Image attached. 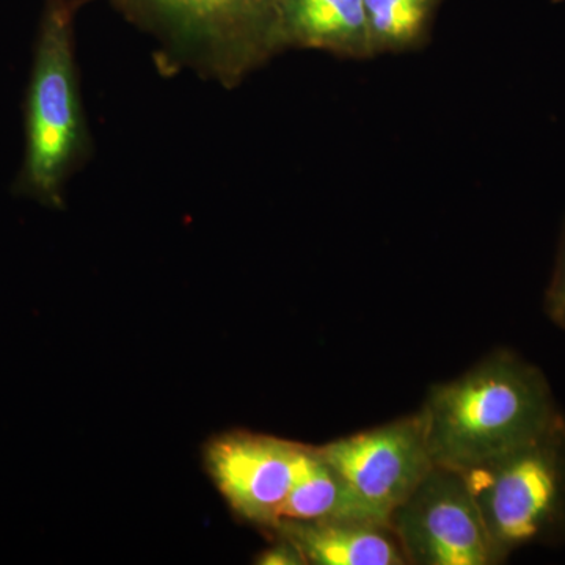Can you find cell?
Wrapping results in <instances>:
<instances>
[{"label": "cell", "mask_w": 565, "mask_h": 565, "mask_svg": "<svg viewBox=\"0 0 565 565\" xmlns=\"http://www.w3.org/2000/svg\"><path fill=\"white\" fill-rule=\"evenodd\" d=\"M313 448L259 434H230L207 451L215 484L250 522L277 525L278 514Z\"/></svg>", "instance_id": "cell-7"}, {"label": "cell", "mask_w": 565, "mask_h": 565, "mask_svg": "<svg viewBox=\"0 0 565 565\" xmlns=\"http://www.w3.org/2000/svg\"><path fill=\"white\" fill-rule=\"evenodd\" d=\"M422 414L435 465L457 471L514 451L563 416L541 367L508 349L434 385Z\"/></svg>", "instance_id": "cell-1"}, {"label": "cell", "mask_w": 565, "mask_h": 565, "mask_svg": "<svg viewBox=\"0 0 565 565\" xmlns=\"http://www.w3.org/2000/svg\"><path fill=\"white\" fill-rule=\"evenodd\" d=\"M79 0H46L24 102V161L14 192L62 207L70 178L88 161L92 137L82 103L74 18Z\"/></svg>", "instance_id": "cell-2"}, {"label": "cell", "mask_w": 565, "mask_h": 565, "mask_svg": "<svg viewBox=\"0 0 565 565\" xmlns=\"http://www.w3.org/2000/svg\"><path fill=\"white\" fill-rule=\"evenodd\" d=\"M333 520L388 523L364 503L343 476L323 459L319 449L313 448L307 467L281 505L277 525Z\"/></svg>", "instance_id": "cell-9"}, {"label": "cell", "mask_w": 565, "mask_h": 565, "mask_svg": "<svg viewBox=\"0 0 565 565\" xmlns=\"http://www.w3.org/2000/svg\"><path fill=\"white\" fill-rule=\"evenodd\" d=\"M259 559H262L259 563L266 565H294L305 563L302 553H300L297 546L294 545L291 541H288V539H286L282 544L267 550Z\"/></svg>", "instance_id": "cell-13"}, {"label": "cell", "mask_w": 565, "mask_h": 565, "mask_svg": "<svg viewBox=\"0 0 565 565\" xmlns=\"http://www.w3.org/2000/svg\"><path fill=\"white\" fill-rule=\"evenodd\" d=\"M430 0H363L367 32L375 39L403 43L422 29Z\"/></svg>", "instance_id": "cell-11"}, {"label": "cell", "mask_w": 565, "mask_h": 565, "mask_svg": "<svg viewBox=\"0 0 565 565\" xmlns=\"http://www.w3.org/2000/svg\"><path fill=\"white\" fill-rule=\"evenodd\" d=\"M500 563L565 541V416L508 455L460 471Z\"/></svg>", "instance_id": "cell-4"}, {"label": "cell", "mask_w": 565, "mask_h": 565, "mask_svg": "<svg viewBox=\"0 0 565 565\" xmlns=\"http://www.w3.org/2000/svg\"><path fill=\"white\" fill-rule=\"evenodd\" d=\"M95 0H79L81 6ZM151 33L162 61L232 84L278 40V0H104Z\"/></svg>", "instance_id": "cell-3"}, {"label": "cell", "mask_w": 565, "mask_h": 565, "mask_svg": "<svg viewBox=\"0 0 565 565\" xmlns=\"http://www.w3.org/2000/svg\"><path fill=\"white\" fill-rule=\"evenodd\" d=\"M407 564H501L463 475L435 465L388 516Z\"/></svg>", "instance_id": "cell-5"}, {"label": "cell", "mask_w": 565, "mask_h": 565, "mask_svg": "<svg viewBox=\"0 0 565 565\" xmlns=\"http://www.w3.org/2000/svg\"><path fill=\"white\" fill-rule=\"evenodd\" d=\"M281 533L318 565H405L403 548L388 523L374 520L280 523Z\"/></svg>", "instance_id": "cell-8"}, {"label": "cell", "mask_w": 565, "mask_h": 565, "mask_svg": "<svg viewBox=\"0 0 565 565\" xmlns=\"http://www.w3.org/2000/svg\"><path fill=\"white\" fill-rule=\"evenodd\" d=\"M545 313L550 321L565 330V232L561 244L555 277L545 296Z\"/></svg>", "instance_id": "cell-12"}, {"label": "cell", "mask_w": 565, "mask_h": 565, "mask_svg": "<svg viewBox=\"0 0 565 565\" xmlns=\"http://www.w3.org/2000/svg\"><path fill=\"white\" fill-rule=\"evenodd\" d=\"M318 449L385 522L435 467L422 411Z\"/></svg>", "instance_id": "cell-6"}, {"label": "cell", "mask_w": 565, "mask_h": 565, "mask_svg": "<svg viewBox=\"0 0 565 565\" xmlns=\"http://www.w3.org/2000/svg\"><path fill=\"white\" fill-rule=\"evenodd\" d=\"M278 40L349 46L367 32L363 0H278Z\"/></svg>", "instance_id": "cell-10"}]
</instances>
